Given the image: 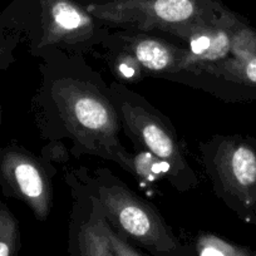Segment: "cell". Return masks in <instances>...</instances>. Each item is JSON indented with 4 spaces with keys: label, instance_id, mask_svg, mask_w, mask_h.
Instances as JSON below:
<instances>
[{
    "label": "cell",
    "instance_id": "cell-4",
    "mask_svg": "<svg viewBox=\"0 0 256 256\" xmlns=\"http://www.w3.org/2000/svg\"><path fill=\"white\" fill-rule=\"evenodd\" d=\"M0 186L4 195L23 201L38 220L52 208V186L36 157L16 144L0 148Z\"/></svg>",
    "mask_w": 256,
    "mask_h": 256
},
{
    "label": "cell",
    "instance_id": "cell-5",
    "mask_svg": "<svg viewBox=\"0 0 256 256\" xmlns=\"http://www.w3.org/2000/svg\"><path fill=\"white\" fill-rule=\"evenodd\" d=\"M113 94L120 106V117L127 131H130L150 154L164 161L174 176L187 171L190 167H187L184 162L178 144L161 118L142 106L123 98L116 87Z\"/></svg>",
    "mask_w": 256,
    "mask_h": 256
},
{
    "label": "cell",
    "instance_id": "cell-9",
    "mask_svg": "<svg viewBox=\"0 0 256 256\" xmlns=\"http://www.w3.org/2000/svg\"><path fill=\"white\" fill-rule=\"evenodd\" d=\"M126 52L131 54L144 70L150 72L172 73L184 70L186 49L152 36H134L127 43Z\"/></svg>",
    "mask_w": 256,
    "mask_h": 256
},
{
    "label": "cell",
    "instance_id": "cell-11",
    "mask_svg": "<svg viewBox=\"0 0 256 256\" xmlns=\"http://www.w3.org/2000/svg\"><path fill=\"white\" fill-rule=\"evenodd\" d=\"M80 250L82 256H118L108 238L107 225L103 221H92L82 226Z\"/></svg>",
    "mask_w": 256,
    "mask_h": 256
},
{
    "label": "cell",
    "instance_id": "cell-16",
    "mask_svg": "<svg viewBox=\"0 0 256 256\" xmlns=\"http://www.w3.org/2000/svg\"><path fill=\"white\" fill-rule=\"evenodd\" d=\"M107 234H108V238H110V242H112L113 248H114L116 252L118 254V256H142L137 252L136 250L131 248L130 245L124 242L120 238H118L112 230L107 226Z\"/></svg>",
    "mask_w": 256,
    "mask_h": 256
},
{
    "label": "cell",
    "instance_id": "cell-1",
    "mask_svg": "<svg viewBox=\"0 0 256 256\" xmlns=\"http://www.w3.org/2000/svg\"><path fill=\"white\" fill-rule=\"evenodd\" d=\"M52 97L64 124L80 147L117 161L134 172V158L118 141L120 122L114 106L97 88L78 80H59Z\"/></svg>",
    "mask_w": 256,
    "mask_h": 256
},
{
    "label": "cell",
    "instance_id": "cell-7",
    "mask_svg": "<svg viewBox=\"0 0 256 256\" xmlns=\"http://www.w3.org/2000/svg\"><path fill=\"white\" fill-rule=\"evenodd\" d=\"M216 170L231 195L252 205L256 201V154L242 142L225 141L215 154Z\"/></svg>",
    "mask_w": 256,
    "mask_h": 256
},
{
    "label": "cell",
    "instance_id": "cell-3",
    "mask_svg": "<svg viewBox=\"0 0 256 256\" xmlns=\"http://www.w3.org/2000/svg\"><path fill=\"white\" fill-rule=\"evenodd\" d=\"M98 198L108 218L128 236L158 252L177 248L176 240L158 212L124 186H100Z\"/></svg>",
    "mask_w": 256,
    "mask_h": 256
},
{
    "label": "cell",
    "instance_id": "cell-15",
    "mask_svg": "<svg viewBox=\"0 0 256 256\" xmlns=\"http://www.w3.org/2000/svg\"><path fill=\"white\" fill-rule=\"evenodd\" d=\"M16 38L18 36L12 29L9 22L0 18V72L13 62V50L18 42Z\"/></svg>",
    "mask_w": 256,
    "mask_h": 256
},
{
    "label": "cell",
    "instance_id": "cell-6",
    "mask_svg": "<svg viewBox=\"0 0 256 256\" xmlns=\"http://www.w3.org/2000/svg\"><path fill=\"white\" fill-rule=\"evenodd\" d=\"M42 34L39 48L53 44L74 46L92 38L93 16L73 0H40Z\"/></svg>",
    "mask_w": 256,
    "mask_h": 256
},
{
    "label": "cell",
    "instance_id": "cell-14",
    "mask_svg": "<svg viewBox=\"0 0 256 256\" xmlns=\"http://www.w3.org/2000/svg\"><path fill=\"white\" fill-rule=\"evenodd\" d=\"M232 58L248 59L256 56V33L244 23L235 28L231 38V50Z\"/></svg>",
    "mask_w": 256,
    "mask_h": 256
},
{
    "label": "cell",
    "instance_id": "cell-10",
    "mask_svg": "<svg viewBox=\"0 0 256 256\" xmlns=\"http://www.w3.org/2000/svg\"><path fill=\"white\" fill-rule=\"evenodd\" d=\"M202 72L222 77L231 82L256 87V56L248 59H235L232 56L225 58L201 67L200 73Z\"/></svg>",
    "mask_w": 256,
    "mask_h": 256
},
{
    "label": "cell",
    "instance_id": "cell-13",
    "mask_svg": "<svg viewBox=\"0 0 256 256\" xmlns=\"http://www.w3.org/2000/svg\"><path fill=\"white\" fill-rule=\"evenodd\" d=\"M196 248L198 256H250L245 248L232 245L211 234L200 236Z\"/></svg>",
    "mask_w": 256,
    "mask_h": 256
},
{
    "label": "cell",
    "instance_id": "cell-8",
    "mask_svg": "<svg viewBox=\"0 0 256 256\" xmlns=\"http://www.w3.org/2000/svg\"><path fill=\"white\" fill-rule=\"evenodd\" d=\"M241 22L234 14L226 20L212 26H200L184 39L188 43L184 70L200 73V68L228 58L231 50V38Z\"/></svg>",
    "mask_w": 256,
    "mask_h": 256
},
{
    "label": "cell",
    "instance_id": "cell-2",
    "mask_svg": "<svg viewBox=\"0 0 256 256\" xmlns=\"http://www.w3.org/2000/svg\"><path fill=\"white\" fill-rule=\"evenodd\" d=\"M86 9L102 22L141 30L160 29L182 39L190 32L221 23L232 14L212 0H112L90 4Z\"/></svg>",
    "mask_w": 256,
    "mask_h": 256
},
{
    "label": "cell",
    "instance_id": "cell-17",
    "mask_svg": "<svg viewBox=\"0 0 256 256\" xmlns=\"http://www.w3.org/2000/svg\"><path fill=\"white\" fill-rule=\"evenodd\" d=\"M2 123H3V106L0 104V131H2Z\"/></svg>",
    "mask_w": 256,
    "mask_h": 256
},
{
    "label": "cell",
    "instance_id": "cell-12",
    "mask_svg": "<svg viewBox=\"0 0 256 256\" xmlns=\"http://www.w3.org/2000/svg\"><path fill=\"white\" fill-rule=\"evenodd\" d=\"M20 230L16 216L6 202L0 201V256H18Z\"/></svg>",
    "mask_w": 256,
    "mask_h": 256
}]
</instances>
